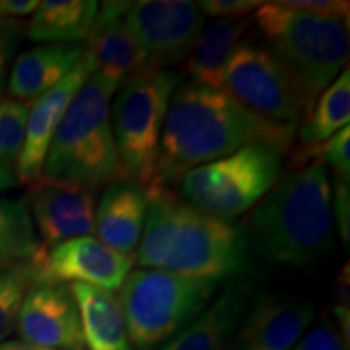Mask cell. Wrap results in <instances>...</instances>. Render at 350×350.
<instances>
[{
	"mask_svg": "<svg viewBox=\"0 0 350 350\" xmlns=\"http://www.w3.org/2000/svg\"><path fill=\"white\" fill-rule=\"evenodd\" d=\"M297 125L256 116L224 90L182 81L170 98L161 133L154 180L146 195L174 190L200 165L221 159L247 144L265 142L292 148Z\"/></svg>",
	"mask_w": 350,
	"mask_h": 350,
	"instance_id": "1",
	"label": "cell"
},
{
	"mask_svg": "<svg viewBox=\"0 0 350 350\" xmlns=\"http://www.w3.org/2000/svg\"><path fill=\"white\" fill-rule=\"evenodd\" d=\"M146 224L135 261L142 268L227 281L253 271L243 227L185 203L174 190L148 195Z\"/></svg>",
	"mask_w": 350,
	"mask_h": 350,
	"instance_id": "2",
	"label": "cell"
},
{
	"mask_svg": "<svg viewBox=\"0 0 350 350\" xmlns=\"http://www.w3.org/2000/svg\"><path fill=\"white\" fill-rule=\"evenodd\" d=\"M252 255L273 265L304 268L334 247L327 170L321 163L291 169L242 224Z\"/></svg>",
	"mask_w": 350,
	"mask_h": 350,
	"instance_id": "3",
	"label": "cell"
},
{
	"mask_svg": "<svg viewBox=\"0 0 350 350\" xmlns=\"http://www.w3.org/2000/svg\"><path fill=\"white\" fill-rule=\"evenodd\" d=\"M119 86L93 73L65 112L47 151L44 178L96 191L129 180L122 169L111 125V100Z\"/></svg>",
	"mask_w": 350,
	"mask_h": 350,
	"instance_id": "4",
	"label": "cell"
},
{
	"mask_svg": "<svg viewBox=\"0 0 350 350\" xmlns=\"http://www.w3.org/2000/svg\"><path fill=\"white\" fill-rule=\"evenodd\" d=\"M265 46L294 78L312 113L318 96L349 59V20L304 13L262 2L255 10Z\"/></svg>",
	"mask_w": 350,
	"mask_h": 350,
	"instance_id": "5",
	"label": "cell"
},
{
	"mask_svg": "<svg viewBox=\"0 0 350 350\" xmlns=\"http://www.w3.org/2000/svg\"><path fill=\"white\" fill-rule=\"evenodd\" d=\"M219 282L167 271H131L120 287L131 347L152 350L177 336L216 297Z\"/></svg>",
	"mask_w": 350,
	"mask_h": 350,
	"instance_id": "6",
	"label": "cell"
},
{
	"mask_svg": "<svg viewBox=\"0 0 350 350\" xmlns=\"http://www.w3.org/2000/svg\"><path fill=\"white\" fill-rule=\"evenodd\" d=\"M286 148L258 142L190 170L178 182L180 198L200 211L232 221L255 208L282 174Z\"/></svg>",
	"mask_w": 350,
	"mask_h": 350,
	"instance_id": "7",
	"label": "cell"
},
{
	"mask_svg": "<svg viewBox=\"0 0 350 350\" xmlns=\"http://www.w3.org/2000/svg\"><path fill=\"white\" fill-rule=\"evenodd\" d=\"M182 81L172 70H152L125 83L113 98L111 125L117 154L126 178L144 191L154 180L165 113Z\"/></svg>",
	"mask_w": 350,
	"mask_h": 350,
	"instance_id": "8",
	"label": "cell"
},
{
	"mask_svg": "<svg viewBox=\"0 0 350 350\" xmlns=\"http://www.w3.org/2000/svg\"><path fill=\"white\" fill-rule=\"evenodd\" d=\"M224 91L256 116L279 124L305 120L310 109L294 78L265 44L243 39L224 73Z\"/></svg>",
	"mask_w": 350,
	"mask_h": 350,
	"instance_id": "9",
	"label": "cell"
},
{
	"mask_svg": "<svg viewBox=\"0 0 350 350\" xmlns=\"http://www.w3.org/2000/svg\"><path fill=\"white\" fill-rule=\"evenodd\" d=\"M204 20L195 2L142 0L131 2L125 25L152 67L169 70L185 62L204 29Z\"/></svg>",
	"mask_w": 350,
	"mask_h": 350,
	"instance_id": "10",
	"label": "cell"
},
{
	"mask_svg": "<svg viewBox=\"0 0 350 350\" xmlns=\"http://www.w3.org/2000/svg\"><path fill=\"white\" fill-rule=\"evenodd\" d=\"M15 326L26 344L51 350L85 347L80 312L67 284L38 279L21 301Z\"/></svg>",
	"mask_w": 350,
	"mask_h": 350,
	"instance_id": "11",
	"label": "cell"
},
{
	"mask_svg": "<svg viewBox=\"0 0 350 350\" xmlns=\"http://www.w3.org/2000/svg\"><path fill=\"white\" fill-rule=\"evenodd\" d=\"M25 201L46 250L94 232L96 191L90 188L41 177Z\"/></svg>",
	"mask_w": 350,
	"mask_h": 350,
	"instance_id": "12",
	"label": "cell"
},
{
	"mask_svg": "<svg viewBox=\"0 0 350 350\" xmlns=\"http://www.w3.org/2000/svg\"><path fill=\"white\" fill-rule=\"evenodd\" d=\"M135 262V256L120 255L93 235H83L44 252L39 281L86 284L112 292L122 287Z\"/></svg>",
	"mask_w": 350,
	"mask_h": 350,
	"instance_id": "13",
	"label": "cell"
},
{
	"mask_svg": "<svg viewBox=\"0 0 350 350\" xmlns=\"http://www.w3.org/2000/svg\"><path fill=\"white\" fill-rule=\"evenodd\" d=\"M94 65L86 54L59 85L34 100L29 107L23 150L15 164V178L21 185L29 187L39 180L46 163L47 151L65 112L78 91L93 77Z\"/></svg>",
	"mask_w": 350,
	"mask_h": 350,
	"instance_id": "14",
	"label": "cell"
},
{
	"mask_svg": "<svg viewBox=\"0 0 350 350\" xmlns=\"http://www.w3.org/2000/svg\"><path fill=\"white\" fill-rule=\"evenodd\" d=\"M131 2H103L86 39L85 51L91 57L94 72L119 86L143 73L157 70L151 65L137 39L125 25Z\"/></svg>",
	"mask_w": 350,
	"mask_h": 350,
	"instance_id": "15",
	"label": "cell"
},
{
	"mask_svg": "<svg viewBox=\"0 0 350 350\" xmlns=\"http://www.w3.org/2000/svg\"><path fill=\"white\" fill-rule=\"evenodd\" d=\"M255 295L248 279H227L211 304L157 350H222L237 336Z\"/></svg>",
	"mask_w": 350,
	"mask_h": 350,
	"instance_id": "16",
	"label": "cell"
},
{
	"mask_svg": "<svg viewBox=\"0 0 350 350\" xmlns=\"http://www.w3.org/2000/svg\"><path fill=\"white\" fill-rule=\"evenodd\" d=\"M314 314L317 310L310 301L261 292L253 299L237 339L243 350H291Z\"/></svg>",
	"mask_w": 350,
	"mask_h": 350,
	"instance_id": "17",
	"label": "cell"
},
{
	"mask_svg": "<svg viewBox=\"0 0 350 350\" xmlns=\"http://www.w3.org/2000/svg\"><path fill=\"white\" fill-rule=\"evenodd\" d=\"M146 191L131 180L106 187L94 213V232L113 252L135 256L148 216Z\"/></svg>",
	"mask_w": 350,
	"mask_h": 350,
	"instance_id": "18",
	"label": "cell"
},
{
	"mask_svg": "<svg viewBox=\"0 0 350 350\" xmlns=\"http://www.w3.org/2000/svg\"><path fill=\"white\" fill-rule=\"evenodd\" d=\"M85 55L83 44H41L21 52L12 64L8 93L25 104L34 100L59 85Z\"/></svg>",
	"mask_w": 350,
	"mask_h": 350,
	"instance_id": "19",
	"label": "cell"
},
{
	"mask_svg": "<svg viewBox=\"0 0 350 350\" xmlns=\"http://www.w3.org/2000/svg\"><path fill=\"white\" fill-rule=\"evenodd\" d=\"M253 16L224 18L203 29L182 64L185 75L196 85L224 90V73L232 54L252 28Z\"/></svg>",
	"mask_w": 350,
	"mask_h": 350,
	"instance_id": "20",
	"label": "cell"
},
{
	"mask_svg": "<svg viewBox=\"0 0 350 350\" xmlns=\"http://www.w3.org/2000/svg\"><path fill=\"white\" fill-rule=\"evenodd\" d=\"M80 312L83 340L90 350H133L122 304L113 292L72 284Z\"/></svg>",
	"mask_w": 350,
	"mask_h": 350,
	"instance_id": "21",
	"label": "cell"
},
{
	"mask_svg": "<svg viewBox=\"0 0 350 350\" xmlns=\"http://www.w3.org/2000/svg\"><path fill=\"white\" fill-rule=\"evenodd\" d=\"M98 10L96 0H44L26 25V36L42 44H81L90 36Z\"/></svg>",
	"mask_w": 350,
	"mask_h": 350,
	"instance_id": "22",
	"label": "cell"
},
{
	"mask_svg": "<svg viewBox=\"0 0 350 350\" xmlns=\"http://www.w3.org/2000/svg\"><path fill=\"white\" fill-rule=\"evenodd\" d=\"M350 120V73L345 67L338 78L319 94L312 113L304 120L300 126L299 137L300 143L318 144L329 139L345 126Z\"/></svg>",
	"mask_w": 350,
	"mask_h": 350,
	"instance_id": "23",
	"label": "cell"
},
{
	"mask_svg": "<svg viewBox=\"0 0 350 350\" xmlns=\"http://www.w3.org/2000/svg\"><path fill=\"white\" fill-rule=\"evenodd\" d=\"M41 250L25 200H0V266L33 258Z\"/></svg>",
	"mask_w": 350,
	"mask_h": 350,
	"instance_id": "24",
	"label": "cell"
},
{
	"mask_svg": "<svg viewBox=\"0 0 350 350\" xmlns=\"http://www.w3.org/2000/svg\"><path fill=\"white\" fill-rule=\"evenodd\" d=\"M44 252L41 247L29 260L0 266V344L15 327L21 301L39 279Z\"/></svg>",
	"mask_w": 350,
	"mask_h": 350,
	"instance_id": "25",
	"label": "cell"
},
{
	"mask_svg": "<svg viewBox=\"0 0 350 350\" xmlns=\"http://www.w3.org/2000/svg\"><path fill=\"white\" fill-rule=\"evenodd\" d=\"M31 104L0 98V164L12 169L23 150L26 122Z\"/></svg>",
	"mask_w": 350,
	"mask_h": 350,
	"instance_id": "26",
	"label": "cell"
},
{
	"mask_svg": "<svg viewBox=\"0 0 350 350\" xmlns=\"http://www.w3.org/2000/svg\"><path fill=\"white\" fill-rule=\"evenodd\" d=\"M291 350H349V342L342 338L332 318H323L308 334L301 336Z\"/></svg>",
	"mask_w": 350,
	"mask_h": 350,
	"instance_id": "27",
	"label": "cell"
},
{
	"mask_svg": "<svg viewBox=\"0 0 350 350\" xmlns=\"http://www.w3.org/2000/svg\"><path fill=\"white\" fill-rule=\"evenodd\" d=\"M332 216L338 224L339 235L345 248L350 245V185L349 180L334 177L332 180Z\"/></svg>",
	"mask_w": 350,
	"mask_h": 350,
	"instance_id": "28",
	"label": "cell"
},
{
	"mask_svg": "<svg viewBox=\"0 0 350 350\" xmlns=\"http://www.w3.org/2000/svg\"><path fill=\"white\" fill-rule=\"evenodd\" d=\"M21 23L12 20H0V94L7 83L12 60L21 39Z\"/></svg>",
	"mask_w": 350,
	"mask_h": 350,
	"instance_id": "29",
	"label": "cell"
},
{
	"mask_svg": "<svg viewBox=\"0 0 350 350\" xmlns=\"http://www.w3.org/2000/svg\"><path fill=\"white\" fill-rule=\"evenodd\" d=\"M262 2L256 0H203L196 5L204 16L214 18H243L248 13L256 10Z\"/></svg>",
	"mask_w": 350,
	"mask_h": 350,
	"instance_id": "30",
	"label": "cell"
},
{
	"mask_svg": "<svg viewBox=\"0 0 350 350\" xmlns=\"http://www.w3.org/2000/svg\"><path fill=\"white\" fill-rule=\"evenodd\" d=\"M279 5L304 13L349 20L350 3L342 0H275Z\"/></svg>",
	"mask_w": 350,
	"mask_h": 350,
	"instance_id": "31",
	"label": "cell"
},
{
	"mask_svg": "<svg viewBox=\"0 0 350 350\" xmlns=\"http://www.w3.org/2000/svg\"><path fill=\"white\" fill-rule=\"evenodd\" d=\"M39 7L38 0H0V20L18 21L33 15Z\"/></svg>",
	"mask_w": 350,
	"mask_h": 350,
	"instance_id": "32",
	"label": "cell"
},
{
	"mask_svg": "<svg viewBox=\"0 0 350 350\" xmlns=\"http://www.w3.org/2000/svg\"><path fill=\"white\" fill-rule=\"evenodd\" d=\"M16 185V178H15V172L12 169L5 167V165L0 164V191L10 190Z\"/></svg>",
	"mask_w": 350,
	"mask_h": 350,
	"instance_id": "33",
	"label": "cell"
},
{
	"mask_svg": "<svg viewBox=\"0 0 350 350\" xmlns=\"http://www.w3.org/2000/svg\"><path fill=\"white\" fill-rule=\"evenodd\" d=\"M0 350H51V349H42L38 345L26 344L23 340H3L0 344Z\"/></svg>",
	"mask_w": 350,
	"mask_h": 350,
	"instance_id": "34",
	"label": "cell"
},
{
	"mask_svg": "<svg viewBox=\"0 0 350 350\" xmlns=\"http://www.w3.org/2000/svg\"><path fill=\"white\" fill-rule=\"evenodd\" d=\"M222 350H243V347H242V344H240V342H239L237 336H235V338H234V339H232V340H230V342H229V344H227V345H226V347H224V349H222Z\"/></svg>",
	"mask_w": 350,
	"mask_h": 350,
	"instance_id": "35",
	"label": "cell"
}]
</instances>
